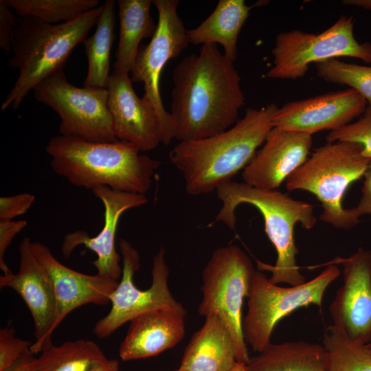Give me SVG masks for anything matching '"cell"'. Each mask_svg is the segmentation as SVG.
I'll use <instances>...</instances> for the list:
<instances>
[{
  "instance_id": "1",
  "label": "cell",
  "mask_w": 371,
  "mask_h": 371,
  "mask_svg": "<svg viewBox=\"0 0 371 371\" xmlns=\"http://www.w3.org/2000/svg\"><path fill=\"white\" fill-rule=\"evenodd\" d=\"M170 114L175 138L199 140L225 131L245 104L240 76L216 44L202 45L175 67Z\"/></svg>"
},
{
  "instance_id": "2",
  "label": "cell",
  "mask_w": 371,
  "mask_h": 371,
  "mask_svg": "<svg viewBox=\"0 0 371 371\" xmlns=\"http://www.w3.org/2000/svg\"><path fill=\"white\" fill-rule=\"evenodd\" d=\"M278 109L273 102L247 108L244 117L225 131L176 144L169 157L182 175L187 193L197 196L216 191L244 169L273 128Z\"/></svg>"
},
{
  "instance_id": "3",
  "label": "cell",
  "mask_w": 371,
  "mask_h": 371,
  "mask_svg": "<svg viewBox=\"0 0 371 371\" xmlns=\"http://www.w3.org/2000/svg\"><path fill=\"white\" fill-rule=\"evenodd\" d=\"M50 166L72 185L146 194L160 162L141 153L134 144L120 140L93 142L61 135L45 148Z\"/></svg>"
},
{
  "instance_id": "4",
  "label": "cell",
  "mask_w": 371,
  "mask_h": 371,
  "mask_svg": "<svg viewBox=\"0 0 371 371\" xmlns=\"http://www.w3.org/2000/svg\"><path fill=\"white\" fill-rule=\"evenodd\" d=\"M222 206L215 221L229 229L236 227L235 212L238 206L247 203L257 208L265 222V232L277 252L275 265L257 261L259 270L271 273L269 281L275 284L290 286L304 284V276L300 272L296 256L298 249L294 238V227L300 223L303 228L314 227L317 218L313 205L297 201L277 190H263L244 182L227 181L216 190Z\"/></svg>"
},
{
  "instance_id": "5",
  "label": "cell",
  "mask_w": 371,
  "mask_h": 371,
  "mask_svg": "<svg viewBox=\"0 0 371 371\" xmlns=\"http://www.w3.org/2000/svg\"><path fill=\"white\" fill-rule=\"evenodd\" d=\"M102 10L101 5L73 21L58 24L32 17L17 19L11 43L13 55L8 65L19 71V76L1 104L2 111L19 108L31 90L63 69L72 50L83 43L96 25Z\"/></svg>"
},
{
  "instance_id": "6",
  "label": "cell",
  "mask_w": 371,
  "mask_h": 371,
  "mask_svg": "<svg viewBox=\"0 0 371 371\" xmlns=\"http://www.w3.org/2000/svg\"><path fill=\"white\" fill-rule=\"evenodd\" d=\"M370 161L359 144L328 142L316 148L289 175L286 188L313 194L322 204L320 220L337 229L348 230L360 221L350 208L344 207L342 199L349 186L364 175Z\"/></svg>"
},
{
  "instance_id": "7",
  "label": "cell",
  "mask_w": 371,
  "mask_h": 371,
  "mask_svg": "<svg viewBox=\"0 0 371 371\" xmlns=\"http://www.w3.org/2000/svg\"><path fill=\"white\" fill-rule=\"evenodd\" d=\"M255 271L249 256L235 245L216 249L202 271L198 312L222 319L233 337L237 362L244 363L250 357L243 333V304Z\"/></svg>"
},
{
  "instance_id": "8",
  "label": "cell",
  "mask_w": 371,
  "mask_h": 371,
  "mask_svg": "<svg viewBox=\"0 0 371 371\" xmlns=\"http://www.w3.org/2000/svg\"><path fill=\"white\" fill-rule=\"evenodd\" d=\"M339 274L338 267L330 264L311 280L284 287L256 270L247 297V312L243 319L246 344L259 353L271 343L272 333L282 319L304 306L313 304L321 308L326 290Z\"/></svg>"
},
{
  "instance_id": "9",
  "label": "cell",
  "mask_w": 371,
  "mask_h": 371,
  "mask_svg": "<svg viewBox=\"0 0 371 371\" xmlns=\"http://www.w3.org/2000/svg\"><path fill=\"white\" fill-rule=\"evenodd\" d=\"M119 247L123 263L122 276L111 296L109 312L95 324V335L98 338L107 337L123 324L152 311L166 309L186 317V308L175 299L168 286L169 267L164 248L161 247L153 258L150 287L142 290L133 280L140 267L139 252L123 238L120 240Z\"/></svg>"
},
{
  "instance_id": "10",
  "label": "cell",
  "mask_w": 371,
  "mask_h": 371,
  "mask_svg": "<svg viewBox=\"0 0 371 371\" xmlns=\"http://www.w3.org/2000/svg\"><path fill=\"white\" fill-rule=\"evenodd\" d=\"M352 16H341L319 34L293 30L278 34L271 53L273 65L269 78L296 80L303 77L309 65L339 57H350L371 63V43L355 38Z\"/></svg>"
},
{
  "instance_id": "11",
  "label": "cell",
  "mask_w": 371,
  "mask_h": 371,
  "mask_svg": "<svg viewBox=\"0 0 371 371\" xmlns=\"http://www.w3.org/2000/svg\"><path fill=\"white\" fill-rule=\"evenodd\" d=\"M35 98L60 117L63 136L88 142H111L114 135L106 88L78 87L67 79L61 69L34 89Z\"/></svg>"
},
{
  "instance_id": "12",
  "label": "cell",
  "mask_w": 371,
  "mask_h": 371,
  "mask_svg": "<svg viewBox=\"0 0 371 371\" xmlns=\"http://www.w3.org/2000/svg\"><path fill=\"white\" fill-rule=\"evenodd\" d=\"M153 4L158 14L157 31L149 43L140 45L130 77L133 83H144V96L153 103L160 119L161 143L168 145L175 138V127L161 98L160 76L166 63L179 56L190 43L187 30L177 14L179 1L153 0Z\"/></svg>"
},
{
  "instance_id": "13",
  "label": "cell",
  "mask_w": 371,
  "mask_h": 371,
  "mask_svg": "<svg viewBox=\"0 0 371 371\" xmlns=\"http://www.w3.org/2000/svg\"><path fill=\"white\" fill-rule=\"evenodd\" d=\"M19 267L16 273L0 276L1 289L15 291L26 304L33 319L35 341L30 350L33 355L52 346L57 325V301L46 271L34 256L32 241L24 238L19 246Z\"/></svg>"
},
{
  "instance_id": "14",
  "label": "cell",
  "mask_w": 371,
  "mask_h": 371,
  "mask_svg": "<svg viewBox=\"0 0 371 371\" xmlns=\"http://www.w3.org/2000/svg\"><path fill=\"white\" fill-rule=\"evenodd\" d=\"M91 191L104 205L103 228L93 237L83 230L66 234L62 243V254L68 258L74 249L84 245L97 256L92 262L97 274L119 281L122 273L121 256L115 247L119 221L126 211L145 205L148 199L146 194L115 190L106 186H97Z\"/></svg>"
},
{
  "instance_id": "15",
  "label": "cell",
  "mask_w": 371,
  "mask_h": 371,
  "mask_svg": "<svg viewBox=\"0 0 371 371\" xmlns=\"http://www.w3.org/2000/svg\"><path fill=\"white\" fill-rule=\"evenodd\" d=\"M106 89L116 139L134 144L141 152L157 148L162 142L159 117L148 98L136 94L130 74L113 70Z\"/></svg>"
},
{
  "instance_id": "16",
  "label": "cell",
  "mask_w": 371,
  "mask_h": 371,
  "mask_svg": "<svg viewBox=\"0 0 371 371\" xmlns=\"http://www.w3.org/2000/svg\"><path fill=\"white\" fill-rule=\"evenodd\" d=\"M343 266V285L330 305L333 324L354 341H371V250L359 248Z\"/></svg>"
},
{
  "instance_id": "17",
  "label": "cell",
  "mask_w": 371,
  "mask_h": 371,
  "mask_svg": "<svg viewBox=\"0 0 371 371\" xmlns=\"http://www.w3.org/2000/svg\"><path fill=\"white\" fill-rule=\"evenodd\" d=\"M366 106V100L357 91L349 88L287 102L278 109L272 125L282 130L312 135L350 124L354 118L364 113Z\"/></svg>"
},
{
  "instance_id": "18",
  "label": "cell",
  "mask_w": 371,
  "mask_h": 371,
  "mask_svg": "<svg viewBox=\"0 0 371 371\" xmlns=\"http://www.w3.org/2000/svg\"><path fill=\"white\" fill-rule=\"evenodd\" d=\"M312 136L273 127L264 144L243 169V182L263 190H276L307 159Z\"/></svg>"
},
{
  "instance_id": "19",
  "label": "cell",
  "mask_w": 371,
  "mask_h": 371,
  "mask_svg": "<svg viewBox=\"0 0 371 371\" xmlns=\"http://www.w3.org/2000/svg\"><path fill=\"white\" fill-rule=\"evenodd\" d=\"M32 249L52 284L57 301L58 326L78 307L87 304L103 306L110 302L119 281L73 270L58 261L49 248L40 242H32Z\"/></svg>"
},
{
  "instance_id": "20",
  "label": "cell",
  "mask_w": 371,
  "mask_h": 371,
  "mask_svg": "<svg viewBox=\"0 0 371 371\" xmlns=\"http://www.w3.org/2000/svg\"><path fill=\"white\" fill-rule=\"evenodd\" d=\"M185 317L166 309L135 317L120 345V359L127 361L149 358L173 348L185 336Z\"/></svg>"
},
{
  "instance_id": "21",
  "label": "cell",
  "mask_w": 371,
  "mask_h": 371,
  "mask_svg": "<svg viewBox=\"0 0 371 371\" xmlns=\"http://www.w3.org/2000/svg\"><path fill=\"white\" fill-rule=\"evenodd\" d=\"M233 337L216 315L205 317L184 350L180 369L186 371H230L236 363Z\"/></svg>"
},
{
  "instance_id": "22",
  "label": "cell",
  "mask_w": 371,
  "mask_h": 371,
  "mask_svg": "<svg viewBox=\"0 0 371 371\" xmlns=\"http://www.w3.org/2000/svg\"><path fill=\"white\" fill-rule=\"evenodd\" d=\"M251 9L244 0H219L207 19L196 27L186 30L189 43H218L223 47L225 57L234 63L238 38Z\"/></svg>"
},
{
  "instance_id": "23",
  "label": "cell",
  "mask_w": 371,
  "mask_h": 371,
  "mask_svg": "<svg viewBox=\"0 0 371 371\" xmlns=\"http://www.w3.org/2000/svg\"><path fill=\"white\" fill-rule=\"evenodd\" d=\"M120 38L114 70L130 74L144 38H152L157 28L150 14L151 0H118Z\"/></svg>"
},
{
  "instance_id": "24",
  "label": "cell",
  "mask_w": 371,
  "mask_h": 371,
  "mask_svg": "<svg viewBox=\"0 0 371 371\" xmlns=\"http://www.w3.org/2000/svg\"><path fill=\"white\" fill-rule=\"evenodd\" d=\"M322 345L304 341L271 343L246 363L247 371H325Z\"/></svg>"
},
{
  "instance_id": "25",
  "label": "cell",
  "mask_w": 371,
  "mask_h": 371,
  "mask_svg": "<svg viewBox=\"0 0 371 371\" xmlns=\"http://www.w3.org/2000/svg\"><path fill=\"white\" fill-rule=\"evenodd\" d=\"M102 6L95 31L83 41L88 60L85 87L106 88L111 75L110 54L115 40V1L106 0Z\"/></svg>"
},
{
  "instance_id": "26",
  "label": "cell",
  "mask_w": 371,
  "mask_h": 371,
  "mask_svg": "<svg viewBox=\"0 0 371 371\" xmlns=\"http://www.w3.org/2000/svg\"><path fill=\"white\" fill-rule=\"evenodd\" d=\"M107 357L94 341H67L53 344L36 357V371H89Z\"/></svg>"
},
{
  "instance_id": "27",
  "label": "cell",
  "mask_w": 371,
  "mask_h": 371,
  "mask_svg": "<svg viewBox=\"0 0 371 371\" xmlns=\"http://www.w3.org/2000/svg\"><path fill=\"white\" fill-rule=\"evenodd\" d=\"M322 346L326 358L325 371H371V349L354 341L340 328L325 329Z\"/></svg>"
},
{
  "instance_id": "28",
  "label": "cell",
  "mask_w": 371,
  "mask_h": 371,
  "mask_svg": "<svg viewBox=\"0 0 371 371\" xmlns=\"http://www.w3.org/2000/svg\"><path fill=\"white\" fill-rule=\"evenodd\" d=\"M20 18H36L49 24L73 21L98 7V0H5Z\"/></svg>"
},
{
  "instance_id": "29",
  "label": "cell",
  "mask_w": 371,
  "mask_h": 371,
  "mask_svg": "<svg viewBox=\"0 0 371 371\" xmlns=\"http://www.w3.org/2000/svg\"><path fill=\"white\" fill-rule=\"evenodd\" d=\"M317 75L328 82L348 85L371 107V66L331 59L315 64Z\"/></svg>"
},
{
  "instance_id": "30",
  "label": "cell",
  "mask_w": 371,
  "mask_h": 371,
  "mask_svg": "<svg viewBox=\"0 0 371 371\" xmlns=\"http://www.w3.org/2000/svg\"><path fill=\"white\" fill-rule=\"evenodd\" d=\"M326 140L359 144L363 147V155L371 159V107L367 106L363 116L357 121L330 131Z\"/></svg>"
},
{
  "instance_id": "31",
  "label": "cell",
  "mask_w": 371,
  "mask_h": 371,
  "mask_svg": "<svg viewBox=\"0 0 371 371\" xmlns=\"http://www.w3.org/2000/svg\"><path fill=\"white\" fill-rule=\"evenodd\" d=\"M29 340L19 338L14 327L7 326L0 330V371H3L32 345Z\"/></svg>"
},
{
  "instance_id": "32",
  "label": "cell",
  "mask_w": 371,
  "mask_h": 371,
  "mask_svg": "<svg viewBox=\"0 0 371 371\" xmlns=\"http://www.w3.org/2000/svg\"><path fill=\"white\" fill-rule=\"evenodd\" d=\"M35 201V196L24 192L0 198V221H13L25 214Z\"/></svg>"
},
{
  "instance_id": "33",
  "label": "cell",
  "mask_w": 371,
  "mask_h": 371,
  "mask_svg": "<svg viewBox=\"0 0 371 371\" xmlns=\"http://www.w3.org/2000/svg\"><path fill=\"white\" fill-rule=\"evenodd\" d=\"M27 225L25 220L0 221V269L3 274L12 273L5 261V254L14 238Z\"/></svg>"
},
{
  "instance_id": "34",
  "label": "cell",
  "mask_w": 371,
  "mask_h": 371,
  "mask_svg": "<svg viewBox=\"0 0 371 371\" xmlns=\"http://www.w3.org/2000/svg\"><path fill=\"white\" fill-rule=\"evenodd\" d=\"M17 25V19L5 0H0V47L4 52H11L12 38Z\"/></svg>"
},
{
  "instance_id": "35",
  "label": "cell",
  "mask_w": 371,
  "mask_h": 371,
  "mask_svg": "<svg viewBox=\"0 0 371 371\" xmlns=\"http://www.w3.org/2000/svg\"><path fill=\"white\" fill-rule=\"evenodd\" d=\"M363 177L361 197L356 207L350 208L352 215L358 219L366 214L371 215V161Z\"/></svg>"
},
{
  "instance_id": "36",
  "label": "cell",
  "mask_w": 371,
  "mask_h": 371,
  "mask_svg": "<svg viewBox=\"0 0 371 371\" xmlns=\"http://www.w3.org/2000/svg\"><path fill=\"white\" fill-rule=\"evenodd\" d=\"M30 349L27 350L12 366L3 371H36L35 357Z\"/></svg>"
},
{
  "instance_id": "37",
  "label": "cell",
  "mask_w": 371,
  "mask_h": 371,
  "mask_svg": "<svg viewBox=\"0 0 371 371\" xmlns=\"http://www.w3.org/2000/svg\"><path fill=\"white\" fill-rule=\"evenodd\" d=\"M89 371H121V370L117 360L107 358Z\"/></svg>"
},
{
  "instance_id": "38",
  "label": "cell",
  "mask_w": 371,
  "mask_h": 371,
  "mask_svg": "<svg viewBox=\"0 0 371 371\" xmlns=\"http://www.w3.org/2000/svg\"><path fill=\"white\" fill-rule=\"evenodd\" d=\"M343 3L371 10V0H344Z\"/></svg>"
},
{
  "instance_id": "39",
  "label": "cell",
  "mask_w": 371,
  "mask_h": 371,
  "mask_svg": "<svg viewBox=\"0 0 371 371\" xmlns=\"http://www.w3.org/2000/svg\"><path fill=\"white\" fill-rule=\"evenodd\" d=\"M230 371H247L246 368V363L236 362L235 366Z\"/></svg>"
},
{
  "instance_id": "40",
  "label": "cell",
  "mask_w": 371,
  "mask_h": 371,
  "mask_svg": "<svg viewBox=\"0 0 371 371\" xmlns=\"http://www.w3.org/2000/svg\"><path fill=\"white\" fill-rule=\"evenodd\" d=\"M368 346V347L371 349V341L369 342L368 344H366Z\"/></svg>"
},
{
  "instance_id": "41",
  "label": "cell",
  "mask_w": 371,
  "mask_h": 371,
  "mask_svg": "<svg viewBox=\"0 0 371 371\" xmlns=\"http://www.w3.org/2000/svg\"><path fill=\"white\" fill-rule=\"evenodd\" d=\"M174 371H186V370H181V369H180V368H178L177 370H174Z\"/></svg>"
}]
</instances>
